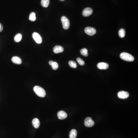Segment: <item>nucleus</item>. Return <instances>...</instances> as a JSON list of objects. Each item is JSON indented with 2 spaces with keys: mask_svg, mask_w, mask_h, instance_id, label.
<instances>
[{
  "mask_svg": "<svg viewBox=\"0 0 138 138\" xmlns=\"http://www.w3.org/2000/svg\"><path fill=\"white\" fill-rule=\"evenodd\" d=\"M33 90L36 94L41 97H45L46 96V92L45 90L39 86H35L33 88Z\"/></svg>",
  "mask_w": 138,
  "mask_h": 138,
  "instance_id": "f257e3e1",
  "label": "nucleus"
},
{
  "mask_svg": "<svg viewBox=\"0 0 138 138\" xmlns=\"http://www.w3.org/2000/svg\"><path fill=\"white\" fill-rule=\"evenodd\" d=\"M120 57L122 60L132 62L134 60V57L127 53H122L120 54Z\"/></svg>",
  "mask_w": 138,
  "mask_h": 138,
  "instance_id": "f03ea898",
  "label": "nucleus"
},
{
  "mask_svg": "<svg viewBox=\"0 0 138 138\" xmlns=\"http://www.w3.org/2000/svg\"><path fill=\"white\" fill-rule=\"evenodd\" d=\"M61 21L63 29L65 30L69 29L70 26V22L69 19L65 16H63L61 18Z\"/></svg>",
  "mask_w": 138,
  "mask_h": 138,
  "instance_id": "7ed1b4c3",
  "label": "nucleus"
},
{
  "mask_svg": "<svg viewBox=\"0 0 138 138\" xmlns=\"http://www.w3.org/2000/svg\"><path fill=\"white\" fill-rule=\"evenodd\" d=\"M85 32L90 36H92L95 34L96 32V29L92 27H87L84 30Z\"/></svg>",
  "mask_w": 138,
  "mask_h": 138,
  "instance_id": "20e7f679",
  "label": "nucleus"
},
{
  "mask_svg": "<svg viewBox=\"0 0 138 138\" xmlns=\"http://www.w3.org/2000/svg\"><path fill=\"white\" fill-rule=\"evenodd\" d=\"M84 124L86 127H91L94 126V122L90 117H88L85 119Z\"/></svg>",
  "mask_w": 138,
  "mask_h": 138,
  "instance_id": "39448f33",
  "label": "nucleus"
},
{
  "mask_svg": "<svg viewBox=\"0 0 138 138\" xmlns=\"http://www.w3.org/2000/svg\"><path fill=\"white\" fill-rule=\"evenodd\" d=\"M33 38L35 42L38 44H40L42 42V38L39 33L35 32L33 34Z\"/></svg>",
  "mask_w": 138,
  "mask_h": 138,
  "instance_id": "423d86ee",
  "label": "nucleus"
},
{
  "mask_svg": "<svg viewBox=\"0 0 138 138\" xmlns=\"http://www.w3.org/2000/svg\"><path fill=\"white\" fill-rule=\"evenodd\" d=\"M117 95H118V97L120 99H125L129 97V94L127 92L125 91H120L118 92Z\"/></svg>",
  "mask_w": 138,
  "mask_h": 138,
  "instance_id": "0eeeda50",
  "label": "nucleus"
},
{
  "mask_svg": "<svg viewBox=\"0 0 138 138\" xmlns=\"http://www.w3.org/2000/svg\"><path fill=\"white\" fill-rule=\"evenodd\" d=\"M92 13H93V10L92 9L90 8L87 7L83 10L82 14L84 17H87L91 15Z\"/></svg>",
  "mask_w": 138,
  "mask_h": 138,
  "instance_id": "6e6552de",
  "label": "nucleus"
},
{
  "mask_svg": "<svg viewBox=\"0 0 138 138\" xmlns=\"http://www.w3.org/2000/svg\"><path fill=\"white\" fill-rule=\"evenodd\" d=\"M57 115H58V119L60 120H63V119H65L68 116L66 113L63 110H61L58 112Z\"/></svg>",
  "mask_w": 138,
  "mask_h": 138,
  "instance_id": "1a4fd4ad",
  "label": "nucleus"
},
{
  "mask_svg": "<svg viewBox=\"0 0 138 138\" xmlns=\"http://www.w3.org/2000/svg\"><path fill=\"white\" fill-rule=\"evenodd\" d=\"M97 67L100 70H107L109 68V65L107 63L101 62L98 63Z\"/></svg>",
  "mask_w": 138,
  "mask_h": 138,
  "instance_id": "9d476101",
  "label": "nucleus"
},
{
  "mask_svg": "<svg viewBox=\"0 0 138 138\" xmlns=\"http://www.w3.org/2000/svg\"><path fill=\"white\" fill-rule=\"evenodd\" d=\"M54 52L55 54H58L62 53L64 51V48L63 47L59 45H56L54 47Z\"/></svg>",
  "mask_w": 138,
  "mask_h": 138,
  "instance_id": "9b49d317",
  "label": "nucleus"
},
{
  "mask_svg": "<svg viewBox=\"0 0 138 138\" xmlns=\"http://www.w3.org/2000/svg\"><path fill=\"white\" fill-rule=\"evenodd\" d=\"M12 61L15 64L20 65L22 63V60L18 56H13L12 58Z\"/></svg>",
  "mask_w": 138,
  "mask_h": 138,
  "instance_id": "f8f14e48",
  "label": "nucleus"
},
{
  "mask_svg": "<svg viewBox=\"0 0 138 138\" xmlns=\"http://www.w3.org/2000/svg\"><path fill=\"white\" fill-rule=\"evenodd\" d=\"M32 124L33 127L36 129H38L40 126V122L37 118H35L33 120Z\"/></svg>",
  "mask_w": 138,
  "mask_h": 138,
  "instance_id": "ddd939ff",
  "label": "nucleus"
},
{
  "mask_svg": "<svg viewBox=\"0 0 138 138\" xmlns=\"http://www.w3.org/2000/svg\"><path fill=\"white\" fill-rule=\"evenodd\" d=\"M77 135V132L76 130L72 129L71 130L69 134L70 138H76Z\"/></svg>",
  "mask_w": 138,
  "mask_h": 138,
  "instance_id": "4468645a",
  "label": "nucleus"
},
{
  "mask_svg": "<svg viewBox=\"0 0 138 138\" xmlns=\"http://www.w3.org/2000/svg\"><path fill=\"white\" fill-rule=\"evenodd\" d=\"M41 3L43 7H47L50 4V0H42Z\"/></svg>",
  "mask_w": 138,
  "mask_h": 138,
  "instance_id": "2eb2a0df",
  "label": "nucleus"
},
{
  "mask_svg": "<svg viewBox=\"0 0 138 138\" xmlns=\"http://www.w3.org/2000/svg\"><path fill=\"white\" fill-rule=\"evenodd\" d=\"M22 38V35L20 33H18L15 35L14 37V41L15 42H19Z\"/></svg>",
  "mask_w": 138,
  "mask_h": 138,
  "instance_id": "dca6fc26",
  "label": "nucleus"
},
{
  "mask_svg": "<svg viewBox=\"0 0 138 138\" xmlns=\"http://www.w3.org/2000/svg\"><path fill=\"white\" fill-rule=\"evenodd\" d=\"M126 34V31L125 30L123 29H120L119 31V35L121 38H123L125 36Z\"/></svg>",
  "mask_w": 138,
  "mask_h": 138,
  "instance_id": "f3484780",
  "label": "nucleus"
},
{
  "mask_svg": "<svg viewBox=\"0 0 138 138\" xmlns=\"http://www.w3.org/2000/svg\"><path fill=\"white\" fill-rule=\"evenodd\" d=\"M36 19V14L34 12H32L30 14V15L29 16V20L30 21H35Z\"/></svg>",
  "mask_w": 138,
  "mask_h": 138,
  "instance_id": "a211bd4d",
  "label": "nucleus"
},
{
  "mask_svg": "<svg viewBox=\"0 0 138 138\" xmlns=\"http://www.w3.org/2000/svg\"><path fill=\"white\" fill-rule=\"evenodd\" d=\"M80 53L82 55L85 56H88V50L86 48H84L80 50Z\"/></svg>",
  "mask_w": 138,
  "mask_h": 138,
  "instance_id": "6ab92c4d",
  "label": "nucleus"
},
{
  "mask_svg": "<svg viewBox=\"0 0 138 138\" xmlns=\"http://www.w3.org/2000/svg\"><path fill=\"white\" fill-rule=\"evenodd\" d=\"M69 66L72 68H76L77 67V65L76 62L74 61H70L68 63Z\"/></svg>",
  "mask_w": 138,
  "mask_h": 138,
  "instance_id": "aec40b11",
  "label": "nucleus"
},
{
  "mask_svg": "<svg viewBox=\"0 0 138 138\" xmlns=\"http://www.w3.org/2000/svg\"><path fill=\"white\" fill-rule=\"evenodd\" d=\"M52 66L53 69L54 70H57L58 68V67H59L58 64L56 62H54L52 65Z\"/></svg>",
  "mask_w": 138,
  "mask_h": 138,
  "instance_id": "412c9836",
  "label": "nucleus"
},
{
  "mask_svg": "<svg viewBox=\"0 0 138 138\" xmlns=\"http://www.w3.org/2000/svg\"><path fill=\"white\" fill-rule=\"evenodd\" d=\"M76 60H77V61L78 63H79L80 65L83 66V65H84V60H82L81 58H78L77 59H76Z\"/></svg>",
  "mask_w": 138,
  "mask_h": 138,
  "instance_id": "4be33fe9",
  "label": "nucleus"
},
{
  "mask_svg": "<svg viewBox=\"0 0 138 138\" xmlns=\"http://www.w3.org/2000/svg\"><path fill=\"white\" fill-rule=\"evenodd\" d=\"M3 27L1 24H0V32H2L3 30Z\"/></svg>",
  "mask_w": 138,
  "mask_h": 138,
  "instance_id": "5701e85b",
  "label": "nucleus"
},
{
  "mask_svg": "<svg viewBox=\"0 0 138 138\" xmlns=\"http://www.w3.org/2000/svg\"><path fill=\"white\" fill-rule=\"evenodd\" d=\"M54 62V61H52V60H51V61H49V65H50L52 66V65Z\"/></svg>",
  "mask_w": 138,
  "mask_h": 138,
  "instance_id": "b1692460",
  "label": "nucleus"
},
{
  "mask_svg": "<svg viewBox=\"0 0 138 138\" xmlns=\"http://www.w3.org/2000/svg\"><path fill=\"white\" fill-rule=\"evenodd\" d=\"M60 1H64V0H60Z\"/></svg>",
  "mask_w": 138,
  "mask_h": 138,
  "instance_id": "393cba45",
  "label": "nucleus"
}]
</instances>
